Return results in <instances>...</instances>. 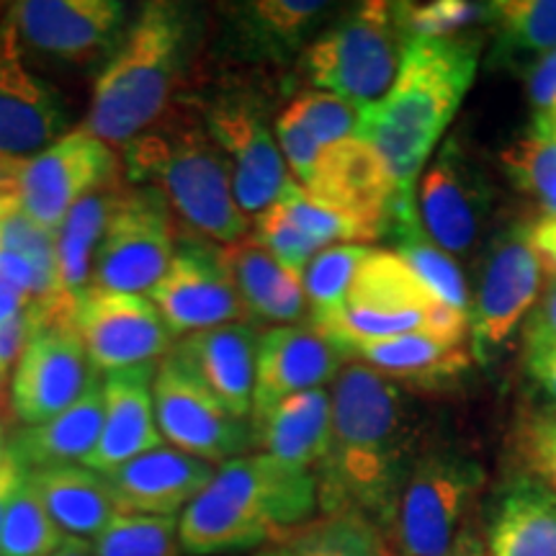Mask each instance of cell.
I'll list each match as a JSON object with an SVG mask.
<instances>
[{"label":"cell","mask_w":556,"mask_h":556,"mask_svg":"<svg viewBox=\"0 0 556 556\" xmlns=\"http://www.w3.org/2000/svg\"><path fill=\"white\" fill-rule=\"evenodd\" d=\"M219 258L250 319L283 328L309 317L302 278L283 268L255 238L245 235L222 245Z\"/></svg>","instance_id":"cell-25"},{"label":"cell","mask_w":556,"mask_h":556,"mask_svg":"<svg viewBox=\"0 0 556 556\" xmlns=\"http://www.w3.org/2000/svg\"><path fill=\"white\" fill-rule=\"evenodd\" d=\"M155 368L157 364H142L103 374V426L99 443L83 467L109 475L131 458L163 446L152 402Z\"/></svg>","instance_id":"cell-22"},{"label":"cell","mask_w":556,"mask_h":556,"mask_svg":"<svg viewBox=\"0 0 556 556\" xmlns=\"http://www.w3.org/2000/svg\"><path fill=\"white\" fill-rule=\"evenodd\" d=\"M255 556H291L287 546H270V548H263V552H258Z\"/></svg>","instance_id":"cell-58"},{"label":"cell","mask_w":556,"mask_h":556,"mask_svg":"<svg viewBox=\"0 0 556 556\" xmlns=\"http://www.w3.org/2000/svg\"><path fill=\"white\" fill-rule=\"evenodd\" d=\"M330 402L328 454L315 469L323 516L356 510L379 526L417 462L407 400L392 379L345 361Z\"/></svg>","instance_id":"cell-1"},{"label":"cell","mask_w":556,"mask_h":556,"mask_svg":"<svg viewBox=\"0 0 556 556\" xmlns=\"http://www.w3.org/2000/svg\"><path fill=\"white\" fill-rule=\"evenodd\" d=\"M448 556H486V544L484 539L475 531V526H467L462 531V536L456 539L454 548H451Z\"/></svg>","instance_id":"cell-54"},{"label":"cell","mask_w":556,"mask_h":556,"mask_svg":"<svg viewBox=\"0 0 556 556\" xmlns=\"http://www.w3.org/2000/svg\"><path fill=\"white\" fill-rule=\"evenodd\" d=\"M486 556H556V492L518 477L497 500L486 531Z\"/></svg>","instance_id":"cell-28"},{"label":"cell","mask_w":556,"mask_h":556,"mask_svg":"<svg viewBox=\"0 0 556 556\" xmlns=\"http://www.w3.org/2000/svg\"><path fill=\"white\" fill-rule=\"evenodd\" d=\"M103 426L101 371L90 379L83 397L39 426H21L9 435V451L24 471L86 464Z\"/></svg>","instance_id":"cell-26"},{"label":"cell","mask_w":556,"mask_h":556,"mask_svg":"<svg viewBox=\"0 0 556 556\" xmlns=\"http://www.w3.org/2000/svg\"><path fill=\"white\" fill-rule=\"evenodd\" d=\"M114 148L75 129L21 168V214L54 235L67 212L90 193L119 184Z\"/></svg>","instance_id":"cell-13"},{"label":"cell","mask_w":556,"mask_h":556,"mask_svg":"<svg viewBox=\"0 0 556 556\" xmlns=\"http://www.w3.org/2000/svg\"><path fill=\"white\" fill-rule=\"evenodd\" d=\"M173 208L152 186L122 184L96 253L90 287L148 294L176 255Z\"/></svg>","instance_id":"cell-9"},{"label":"cell","mask_w":556,"mask_h":556,"mask_svg":"<svg viewBox=\"0 0 556 556\" xmlns=\"http://www.w3.org/2000/svg\"><path fill=\"white\" fill-rule=\"evenodd\" d=\"M332 5L323 0H255L235 5V39L242 58L287 62L307 41Z\"/></svg>","instance_id":"cell-29"},{"label":"cell","mask_w":556,"mask_h":556,"mask_svg":"<svg viewBox=\"0 0 556 556\" xmlns=\"http://www.w3.org/2000/svg\"><path fill=\"white\" fill-rule=\"evenodd\" d=\"M304 191L348 217L374 227L379 235L389 232V225L400 212L415 208L413 201L402 199L397 180L379 152L358 137L325 150L315 180Z\"/></svg>","instance_id":"cell-19"},{"label":"cell","mask_w":556,"mask_h":556,"mask_svg":"<svg viewBox=\"0 0 556 556\" xmlns=\"http://www.w3.org/2000/svg\"><path fill=\"white\" fill-rule=\"evenodd\" d=\"M484 482V471L454 451L417 456L400 492L379 520V531L394 556H448L469 526V507Z\"/></svg>","instance_id":"cell-7"},{"label":"cell","mask_w":556,"mask_h":556,"mask_svg":"<svg viewBox=\"0 0 556 556\" xmlns=\"http://www.w3.org/2000/svg\"><path fill=\"white\" fill-rule=\"evenodd\" d=\"M392 18L405 41L454 39L469 26L486 21V3H469V0L392 3Z\"/></svg>","instance_id":"cell-41"},{"label":"cell","mask_w":556,"mask_h":556,"mask_svg":"<svg viewBox=\"0 0 556 556\" xmlns=\"http://www.w3.org/2000/svg\"><path fill=\"white\" fill-rule=\"evenodd\" d=\"M96 556H180L178 520L122 513L90 541Z\"/></svg>","instance_id":"cell-38"},{"label":"cell","mask_w":556,"mask_h":556,"mask_svg":"<svg viewBox=\"0 0 556 556\" xmlns=\"http://www.w3.org/2000/svg\"><path fill=\"white\" fill-rule=\"evenodd\" d=\"M214 475V464L163 443L101 477L122 513L176 518L178 510H186L206 490Z\"/></svg>","instance_id":"cell-23"},{"label":"cell","mask_w":556,"mask_h":556,"mask_svg":"<svg viewBox=\"0 0 556 556\" xmlns=\"http://www.w3.org/2000/svg\"><path fill=\"white\" fill-rule=\"evenodd\" d=\"M348 356L312 325H283L261 332L250 422L278 402L336 381Z\"/></svg>","instance_id":"cell-21"},{"label":"cell","mask_w":556,"mask_h":556,"mask_svg":"<svg viewBox=\"0 0 556 556\" xmlns=\"http://www.w3.org/2000/svg\"><path fill=\"white\" fill-rule=\"evenodd\" d=\"M531 238L536 245L546 276H556V219H541L531 225Z\"/></svg>","instance_id":"cell-51"},{"label":"cell","mask_w":556,"mask_h":556,"mask_svg":"<svg viewBox=\"0 0 556 556\" xmlns=\"http://www.w3.org/2000/svg\"><path fill=\"white\" fill-rule=\"evenodd\" d=\"M255 240L268 250L274 258L281 263L283 268H289L291 274L302 278L304 268L309 266V261L317 253H323L307 235L291 222L287 214L281 212V206L274 204L261 217H255Z\"/></svg>","instance_id":"cell-43"},{"label":"cell","mask_w":556,"mask_h":556,"mask_svg":"<svg viewBox=\"0 0 556 556\" xmlns=\"http://www.w3.org/2000/svg\"><path fill=\"white\" fill-rule=\"evenodd\" d=\"M317 505L315 471L268 454L229 458L180 516V552L217 556L263 544L287 546L312 523Z\"/></svg>","instance_id":"cell-3"},{"label":"cell","mask_w":556,"mask_h":556,"mask_svg":"<svg viewBox=\"0 0 556 556\" xmlns=\"http://www.w3.org/2000/svg\"><path fill=\"white\" fill-rule=\"evenodd\" d=\"M148 299L173 338L250 319L222 266L219 245L201 238L178 242L168 270L148 291Z\"/></svg>","instance_id":"cell-17"},{"label":"cell","mask_w":556,"mask_h":556,"mask_svg":"<svg viewBox=\"0 0 556 556\" xmlns=\"http://www.w3.org/2000/svg\"><path fill=\"white\" fill-rule=\"evenodd\" d=\"M526 371L556 409V343L526 340Z\"/></svg>","instance_id":"cell-47"},{"label":"cell","mask_w":556,"mask_h":556,"mask_svg":"<svg viewBox=\"0 0 556 556\" xmlns=\"http://www.w3.org/2000/svg\"><path fill=\"white\" fill-rule=\"evenodd\" d=\"M479 52L475 37L407 39L392 90L361 109L356 137L379 152L405 201H413L417 176L467 99Z\"/></svg>","instance_id":"cell-2"},{"label":"cell","mask_w":556,"mask_h":556,"mask_svg":"<svg viewBox=\"0 0 556 556\" xmlns=\"http://www.w3.org/2000/svg\"><path fill=\"white\" fill-rule=\"evenodd\" d=\"M52 556H96L93 546L86 539H75V536H62L60 546L54 548Z\"/></svg>","instance_id":"cell-55"},{"label":"cell","mask_w":556,"mask_h":556,"mask_svg":"<svg viewBox=\"0 0 556 556\" xmlns=\"http://www.w3.org/2000/svg\"><path fill=\"white\" fill-rule=\"evenodd\" d=\"M361 109L364 106L340 99V96L328 93V90H304L287 106L289 114L296 122H302L304 129L325 150L358 135Z\"/></svg>","instance_id":"cell-42"},{"label":"cell","mask_w":556,"mask_h":556,"mask_svg":"<svg viewBox=\"0 0 556 556\" xmlns=\"http://www.w3.org/2000/svg\"><path fill=\"white\" fill-rule=\"evenodd\" d=\"M528 101L533 111L531 127H539L556 114V50L528 70Z\"/></svg>","instance_id":"cell-46"},{"label":"cell","mask_w":556,"mask_h":556,"mask_svg":"<svg viewBox=\"0 0 556 556\" xmlns=\"http://www.w3.org/2000/svg\"><path fill=\"white\" fill-rule=\"evenodd\" d=\"M544 276L531 225L505 229L490 242L469 304L471 358L486 366L510 343L518 325L539 304Z\"/></svg>","instance_id":"cell-10"},{"label":"cell","mask_w":556,"mask_h":556,"mask_svg":"<svg viewBox=\"0 0 556 556\" xmlns=\"http://www.w3.org/2000/svg\"><path fill=\"white\" fill-rule=\"evenodd\" d=\"M119 184L90 193L78 201L54 229V270H58V291L62 299L73 302L83 289L90 287L93 263L106 232L111 206H114Z\"/></svg>","instance_id":"cell-32"},{"label":"cell","mask_w":556,"mask_h":556,"mask_svg":"<svg viewBox=\"0 0 556 556\" xmlns=\"http://www.w3.org/2000/svg\"><path fill=\"white\" fill-rule=\"evenodd\" d=\"M152 402L163 441L206 464L245 456L253 430L235 417L176 356H165L152 379Z\"/></svg>","instance_id":"cell-11"},{"label":"cell","mask_w":556,"mask_h":556,"mask_svg":"<svg viewBox=\"0 0 556 556\" xmlns=\"http://www.w3.org/2000/svg\"><path fill=\"white\" fill-rule=\"evenodd\" d=\"M518 451L536 479L556 492V413L526 420L518 433Z\"/></svg>","instance_id":"cell-45"},{"label":"cell","mask_w":556,"mask_h":556,"mask_svg":"<svg viewBox=\"0 0 556 556\" xmlns=\"http://www.w3.org/2000/svg\"><path fill=\"white\" fill-rule=\"evenodd\" d=\"M526 340H548V343H556V276H548L544 294L539 296V304L528 315Z\"/></svg>","instance_id":"cell-49"},{"label":"cell","mask_w":556,"mask_h":556,"mask_svg":"<svg viewBox=\"0 0 556 556\" xmlns=\"http://www.w3.org/2000/svg\"><path fill=\"white\" fill-rule=\"evenodd\" d=\"M307 319L348 361L358 345L402 336L469 343V317L438 302L394 250L371 248L345 302L336 312Z\"/></svg>","instance_id":"cell-6"},{"label":"cell","mask_w":556,"mask_h":556,"mask_svg":"<svg viewBox=\"0 0 556 556\" xmlns=\"http://www.w3.org/2000/svg\"><path fill=\"white\" fill-rule=\"evenodd\" d=\"M5 381H9V374H5V371H0V420H3V407H5V389H9V384H5Z\"/></svg>","instance_id":"cell-57"},{"label":"cell","mask_w":556,"mask_h":556,"mask_svg":"<svg viewBox=\"0 0 556 556\" xmlns=\"http://www.w3.org/2000/svg\"><path fill=\"white\" fill-rule=\"evenodd\" d=\"M70 109L50 80L26 65L16 34L0 26V157L29 160L65 137Z\"/></svg>","instance_id":"cell-18"},{"label":"cell","mask_w":556,"mask_h":556,"mask_svg":"<svg viewBox=\"0 0 556 556\" xmlns=\"http://www.w3.org/2000/svg\"><path fill=\"white\" fill-rule=\"evenodd\" d=\"M258 340L261 332L253 325L232 323L178 338L168 353L189 368L229 413L248 420L253 409Z\"/></svg>","instance_id":"cell-24"},{"label":"cell","mask_w":556,"mask_h":556,"mask_svg":"<svg viewBox=\"0 0 556 556\" xmlns=\"http://www.w3.org/2000/svg\"><path fill=\"white\" fill-rule=\"evenodd\" d=\"M65 533L41 505L37 490L29 479H21L5 505L3 526H0V556H52Z\"/></svg>","instance_id":"cell-36"},{"label":"cell","mask_w":556,"mask_h":556,"mask_svg":"<svg viewBox=\"0 0 556 556\" xmlns=\"http://www.w3.org/2000/svg\"><path fill=\"white\" fill-rule=\"evenodd\" d=\"M351 358L371 366L392 381L435 384L458 377L471 366V348L462 340L435 336H402L358 345Z\"/></svg>","instance_id":"cell-31"},{"label":"cell","mask_w":556,"mask_h":556,"mask_svg":"<svg viewBox=\"0 0 556 556\" xmlns=\"http://www.w3.org/2000/svg\"><path fill=\"white\" fill-rule=\"evenodd\" d=\"M287 548L291 556H394L379 526L356 510L312 520Z\"/></svg>","instance_id":"cell-35"},{"label":"cell","mask_w":556,"mask_h":556,"mask_svg":"<svg viewBox=\"0 0 556 556\" xmlns=\"http://www.w3.org/2000/svg\"><path fill=\"white\" fill-rule=\"evenodd\" d=\"M276 204L281 206V212L287 214V217L294 222L319 250L332 245H364V242H374L381 238L374 227L348 217V214L338 212V208L309 197L296 180H291L289 189L283 191V197L278 199Z\"/></svg>","instance_id":"cell-37"},{"label":"cell","mask_w":556,"mask_h":556,"mask_svg":"<svg viewBox=\"0 0 556 556\" xmlns=\"http://www.w3.org/2000/svg\"><path fill=\"white\" fill-rule=\"evenodd\" d=\"M204 127L227 160L242 214L261 217L294 180L266 116L248 99H219L206 109Z\"/></svg>","instance_id":"cell-16"},{"label":"cell","mask_w":556,"mask_h":556,"mask_svg":"<svg viewBox=\"0 0 556 556\" xmlns=\"http://www.w3.org/2000/svg\"><path fill=\"white\" fill-rule=\"evenodd\" d=\"M70 323L88 361L103 374L155 364V358H165L173 348L170 330L148 294L88 287L75 296Z\"/></svg>","instance_id":"cell-14"},{"label":"cell","mask_w":556,"mask_h":556,"mask_svg":"<svg viewBox=\"0 0 556 556\" xmlns=\"http://www.w3.org/2000/svg\"><path fill=\"white\" fill-rule=\"evenodd\" d=\"M402 52L405 37L394 26L392 3L368 0L309 41L302 54V75L315 90L371 106L392 90Z\"/></svg>","instance_id":"cell-8"},{"label":"cell","mask_w":556,"mask_h":556,"mask_svg":"<svg viewBox=\"0 0 556 556\" xmlns=\"http://www.w3.org/2000/svg\"><path fill=\"white\" fill-rule=\"evenodd\" d=\"M420 225L438 248L454 255H469L482 235L490 191L484 180L448 139L435 163L420 180Z\"/></svg>","instance_id":"cell-20"},{"label":"cell","mask_w":556,"mask_h":556,"mask_svg":"<svg viewBox=\"0 0 556 556\" xmlns=\"http://www.w3.org/2000/svg\"><path fill=\"white\" fill-rule=\"evenodd\" d=\"M371 248L366 245H332L309 261L302 274V289L309 304V317L328 315L345 302L348 289L356 278L361 263Z\"/></svg>","instance_id":"cell-40"},{"label":"cell","mask_w":556,"mask_h":556,"mask_svg":"<svg viewBox=\"0 0 556 556\" xmlns=\"http://www.w3.org/2000/svg\"><path fill=\"white\" fill-rule=\"evenodd\" d=\"M26 479L65 536L93 541L111 520L122 516L106 479L83 464L26 471Z\"/></svg>","instance_id":"cell-30"},{"label":"cell","mask_w":556,"mask_h":556,"mask_svg":"<svg viewBox=\"0 0 556 556\" xmlns=\"http://www.w3.org/2000/svg\"><path fill=\"white\" fill-rule=\"evenodd\" d=\"M197 13L186 3L152 0L131 18L119 50L101 67L83 131L124 148L170 106L197 47Z\"/></svg>","instance_id":"cell-4"},{"label":"cell","mask_w":556,"mask_h":556,"mask_svg":"<svg viewBox=\"0 0 556 556\" xmlns=\"http://www.w3.org/2000/svg\"><path fill=\"white\" fill-rule=\"evenodd\" d=\"M26 309H29V296H26L16 283H11L9 278L0 274V325L18 317L21 312Z\"/></svg>","instance_id":"cell-52"},{"label":"cell","mask_w":556,"mask_h":556,"mask_svg":"<svg viewBox=\"0 0 556 556\" xmlns=\"http://www.w3.org/2000/svg\"><path fill=\"white\" fill-rule=\"evenodd\" d=\"M124 178L152 186L201 240L229 245L245 238L250 219L235 201L232 173L206 127L165 114L122 148Z\"/></svg>","instance_id":"cell-5"},{"label":"cell","mask_w":556,"mask_h":556,"mask_svg":"<svg viewBox=\"0 0 556 556\" xmlns=\"http://www.w3.org/2000/svg\"><path fill=\"white\" fill-rule=\"evenodd\" d=\"M389 232H392L394 245H397L394 253L413 268V274L420 278L422 287L441 304L469 317L471 296L467 278H464L458 263L451 258L446 250H441L428 238L415 208L400 212L392 219V225H389Z\"/></svg>","instance_id":"cell-34"},{"label":"cell","mask_w":556,"mask_h":556,"mask_svg":"<svg viewBox=\"0 0 556 556\" xmlns=\"http://www.w3.org/2000/svg\"><path fill=\"white\" fill-rule=\"evenodd\" d=\"M21 168L24 160L0 157V222L21 214Z\"/></svg>","instance_id":"cell-50"},{"label":"cell","mask_w":556,"mask_h":556,"mask_svg":"<svg viewBox=\"0 0 556 556\" xmlns=\"http://www.w3.org/2000/svg\"><path fill=\"white\" fill-rule=\"evenodd\" d=\"M513 186L536 204L544 219H556V142L533 131L503 152Z\"/></svg>","instance_id":"cell-39"},{"label":"cell","mask_w":556,"mask_h":556,"mask_svg":"<svg viewBox=\"0 0 556 556\" xmlns=\"http://www.w3.org/2000/svg\"><path fill=\"white\" fill-rule=\"evenodd\" d=\"M330 420L332 402L328 389L299 392L250 422L253 446L289 467L315 471L328 454Z\"/></svg>","instance_id":"cell-27"},{"label":"cell","mask_w":556,"mask_h":556,"mask_svg":"<svg viewBox=\"0 0 556 556\" xmlns=\"http://www.w3.org/2000/svg\"><path fill=\"white\" fill-rule=\"evenodd\" d=\"M9 430H5V420H0V467H3L5 462L11 458V451H9Z\"/></svg>","instance_id":"cell-56"},{"label":"cell","mask_w":556,"mask_h":556,"mask_svg":"<svg viewBox=\"0 0 556 556\" xmlns=\"http://www.w3.org/2000/svg\"><path fill=\"white\" fill-rule=\"evenodd\" d=\"M276 142L283 160H287L291 178H294L302 189H309L325 148H319L317 139L312 137L309 131L304 129V124L296 122L287 109H283L281 116L276 119Z\"/></svg>","instance_id":"cell-44"},{"label":"cell","mask_w":556,"mask_h":556,"mask_svg":"<svg viewBox=\"0 0 556 556\" xmlns=\"http://www.w3.org/2000/svg\"><path fill=\"white\" fill-rule=\"evenodd\" d=\"M5 24L21 50L67 65H106L129 26L127 3L119 0H21L9 5Z\"/></svg>","instance_id":"cell-12"},{"label":"cell","mask_w":556,"mask_h":556,"mask_svg":"<svg viewBox=\"0 0 556 556\" xmlns=\"http://www.w3.org/2000/svg\"><path fill=\"white\" fill-rule=\"evenodd\" d=\"M34 317V315H31ZM96 368L70 323H37L9 384V407L21 426H39L83 397Z\"/></svg>","instance_id":"cell-15"},{"label":"cell","mask_w":556,"mask_h":556,"mask_svg":"<svg viewBox=\"0 0 556 556\" xmlns=\"http://www.w3.org/2000/svg\"><path fill=\"white\" fill-rule=\"evenodd\" d=\"M492 26V65L518 67L556 50V0H497L486 3Z\"/></svg>","instance_id":"cell-33"},{"label":"cell","mask_w":556,"mask_h":556,"mask_svg":"<svg viewBox=\"0 0 556 556\" xmlns=\"http://www.w3.org/2000/svg\"><path fill=\"white\" fill-rule=\"evenodd\" d=\"M34 332V317L31 309L21 312L18 317L9 319L0 325V371L9 374L13 364H18L21 353L29 345Z\"/></svg>","instance_id":"cell-48"},{"label":"cell","mask_w":556,"mask_h":556,"mask_svg":"<svg viewBox=\"0 0 556 556\" xmlns=\"http://www.w3.org/2000/svg\"><path fill=\"white\" fill-rule=\"evenodd\" d=\"M26 471L18 467L16 458H9V462L0 467V526H3V516H5V505H9V500L13 495V490L21 484V479H24Z\"/></svg>","instance_id":"cell-53"}]
</instances>
